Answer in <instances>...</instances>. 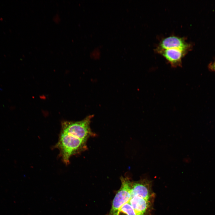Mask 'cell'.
Returning <instances> with one entry per match:
<instances>
[{"label":"cell","instance_id":"obj_2","mask_svg":"<svg viewBox=\"0 0 215 215\" xmlns=\"http://www.w3.org/2000/svg\"><path fill=\"white\" fill-rule=\"evenodd\" d=\"M93 116V115H90L78 121H63L61 122V129L72 133L87 142L90 137L95 135L90 127L91 120Z\"/></svg>","mask_w":215,"mask_h":215},{"label":"cell","instance_id":"obj_4","mask_svg":"<svg viewBox=\"0 0 215 215\" xmlns=\"http://www.w3.org/2000/svg\"><path fill=\"white\" fill-rule=\"evenodd\" d=\"M191 45L188 43L184 37L172 35L162 39L155 49L157 52L163 50L178 48L188 52L191 50Z\"/></svg>","mask_w":215,"mask_h":215},{"label":"cell","instance_id":"obj_1","mask_svg":"<svg viewBox=\"0 0 215 215\" xmlns=\"http://www.w3.org/2000/svg\"><path fill=\"white\" fill-rule=\"evenodd\" d=\"M53 148L59 150V156L63 162L67 165L70 163L71 156L79 154L87 148L86 141L72 133L61 130L58 142Z\"/></svg>","mask_w":215,"mask_h":215},{"label":"cell","instance_id":"obj_3","mask_svg":"<svg viewBox=\"0 0 215 215\" xmlns=\"http://www.w3.org/2000/svg\"><path fill=\"white\" fill-rule=\"evenodd\" d=\"M121 185L112 202L108 215H113L125 204L128 202L130 199L131 181L127 177L120 178Z\"/></svg>","mask_w":215,"mask_h":215},{"label":"cell","instance_id":"obj_5","mask_svg":"<svg viewBox=\"0 0 215 215\" xmlns=\"http://www.w3.org/2000/svg\"><path fill=\"white\" fill-rule=\"evenodd\" d=\"M151 183L146 179L131 182L130 198L135 196L149 200L151 197Z\"/></svg>","mask_w":215,"mask_h":215},{"label":"cell","instance_id":"obj_6","mask_svg":"<svg viewBox=\"0 0 215 215\" xmlns=\"http://www.w3.org/2000/svg\"><path fill=\"white\" fill-rule=\"evenodd\" d=\"M188 52L178 48L163 50L157 53L162 56L173 67H181L182 60Z\"/></svg>","mask_w":215,"mask_h":215},{"label":"cell","instance_id":"obj_7","mask_svg":"<svg viewBox=\"0 0 215 215\" xmlns=\"http://www.w3.org/2000/svg\"><path fill=\"white\" fill-rule=\"evenodd\" d=\"M149 200L135 196L131 198L128 203L137 215H145L150 206Z\"/></svg>","mask_w":215,"mask_h":215},{"label":"cell","instance_id":"obj_9","mask_svg":"<svg viewBox=\"0 0 215 215\" xmlns=\"http://www.w3.org/2000/svg\"><path fill=\"white\" fill-rule=\"evenodd\" d=\"M209 67L211 70L215 72V60L209 65Z\"/></svg>","mask_w":215,"mask_h":215},{"label":"cell","instance_id":"obj_8","mask_svg":"<svg viewBox=\"0 0 215 215\" xmlns=\"http://www.w3.org/2000/svg\"><path fill=\"white\" fill-rule=\"evenodd\" d=\"M113 215H137L128 202L122 205Z\"/></svg>","mask_w":215,"mask_h":215}]
</instances>
